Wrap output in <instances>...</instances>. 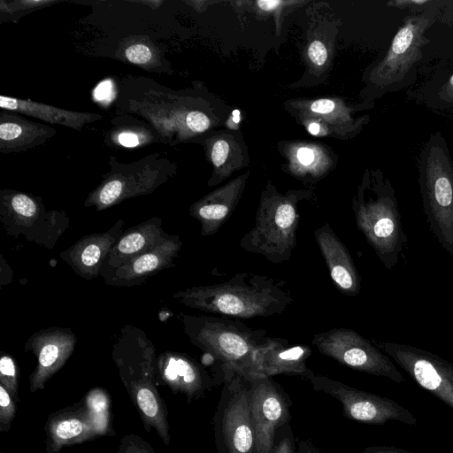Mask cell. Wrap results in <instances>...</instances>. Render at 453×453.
<instances>
[{
	"label": "cell",
	"instance_id": "1",
	"mask_svg": "<svg viewBox=\"0 0 453 453\" xmlns=\"http://www.w3.org/2000/svg\"><path fill=\"white\" fill-rule=\"evenodd\" d=\"M173 298L189 308L235 319L275 316L293 302L286 281L252 273H238L219 283L188 288L175 292Z\"/></svg>",
	"mask_w": 453,
	"mask_h": 453
},
{
	"label": "cell",
	"instance_id": "2",
	"mask_svg": "<svg viewBox=\"0 0 453 453\" xmlns=\"http://www.w3.org/2000/svg\"><path fill=\"white\" fill-rule=\"evenodd\" d=\"M112 359L147 432L156 430L170 444L166 407L157 387V357L151 342L140 329L126 326L112 349Z\"/></svg>",
	"mask_w": 453,
	"mask_h": 453
},
{
	"label": "cell",
	"instance_id": "3",
	"mask_svg": "<svg viewBox=\"0 0 453 453\" xmlns=\"http://www.w3.org/2000/svg\"><path fill=\"white\" fill-rule=\"evenodd\" d=\"M181 322L191 343L222 367L242 375L254 374V354L267 336L265 330L225 316L184 314Z\"/></svg>",
	"mask_w": 453,
	"mask_h": 453
},
{
	"label": "cell",
	"instance_id": "4",
	"mask_svg": "<svg viewBox=\"0 0 453 453\" xmlns=\"http://www.w3.org/2000/svg\"><path fill=\"white\" fill-rule=\"evenodd\" d=\"M299 220L293 196H265L253 227L242 237L240 247L273 264L288 261L296 246Z\"/></svg>",
	"mask_w": 453,
	"mask_h": 453
},
{
	"label": "cell",
	"instance_id": "5",
	"mask_svg": "<svg viewBox=\"0 0 453 453\" xmlns=\"http://www.w3.org/2000/svg\"><path fill=\"white\" fill-rule=\"evenodd\" d=\"M222 370L223 388L213 417L217 453H255L249 382L233 369Z\"/></svg>",
	"mask_w": 453,
	"mask_h": 453
},
{
	"label": "cell",
	"instance_id": "6",
	"mask_svg": "<svg viewBox=\"0 0 453 453\" xmlns=\"http://www.w3.org/2000/svg\"><path fill=\"white\" fill-rule=\"evenodd\" d=\"M0 221L8 235H22L47 249H53L69 226L65 211H46L39 198L13 190L0 193Z\"/></svg>",
	"mask_w": 453,
	"mask_h": 453
},
{
	"label": "cell",
	"instance_id": "7",
	"mask_svg": "<svg viewBox=\"0 0 453 453\" xmlns=\"http://www.w3.org/2000/svg\"><path fill=\"white\" fill-rule=\"evenodd\" d=\"M311 343L321 354L354 370L396 383L405 380L388 355L352 329L333 328L315 334Z\"/></svg>",
	"mask_w": 453,
	"mask_h": 453
},
{
	"label": "cell",
	"instance_id": "8",
	"mask_svg": "<svg viewBox=\"0 0 453 453\" xmlns=\"http://www.w3.org/2000/svg\"><path fill=\"white\" fill-rule=\"evenodd\" d=\"M315 391L326 393L342 403L344 415L352 420L383 425L398 421L416 425L418 418L408 409L395 400L360 390L327 376L314 373L311 369L303 377Z\"/></svg>",
	"mask_w": 453,
	"mask_h": 453
},
{
	"label": "cell",
	"instance_id": "9",
	"mask_svg": "<svg viewBox=\"0 0 453 453\" xmlns=\"http://www.w3.org/2000/svg\"><path fill=\"white\" fill-rule=\"evenodd\" d=\"M354 212L357 228L387 268L396 261L403 244L396 202L392 194L378 195L355 201Z\"/></svg>",
	"mask_w": 453,
	"mask_h": 453
},
{
	"label": "cell",
	"instance_id": "10",
	"mask_svg": "<svg viewBox=\"0 0 453 453\" xmlns=\"http://www.w3.org/2000/svg\"><path fill=\"white\" fill-rule=\"evenodd\" d=\"M242 376L248 380L250 388L255 453H272L278 429L290 419L288 397L272 377L260 374Z\"/></svg>",
	"mask_w": 453,
	"mask_h": 453
},
{
	"label": "cell",
	"instance_id": "11",
	"mask_svg": "<svg viewBox=\"0 0 453 453\" xmlns=\"http://www.w3.org/2000/svg\"><path fill=\"white\" fill-rule=\"evenodd\" d=\"M417 384L453 410V365L441 357L406 344L378 342Z\"/></svg>",
	"mask_w": 453,
	"mask_h": 453
},
{
	"label": "cell",
	"instance_id": "12",
	"mask_svg": "<svg viewBox=\"0 0 453 453\" xmlns=\"http://www.w3.org/2000/svg\"><path fill=\"white\" fill-rule=\"evenodd\" d=\"M119 167L105 176L88 195L84 202L86 207L104 210L127 198L150 194L166 180L163 166H150V163L143 160Z\"/></svg>",
	"mask_w": 453,
	"mask_h": 453
},
{
	"label": "cell",
	"instance_id": "13",
	"mask_svg": "<svg viewBox=\"0 0 453 453\" xmlns=\"http://www.w3.org/2000/svg\"><path fill=\"white\" fill-rule=\"evenodd\" d=\"M447 163L446 157L429 161L422 193L431 228L443 248L453 255V170Z\"/></svg>",
	"mask_w": 453,
	"mask_h": 453
},
{
	"label": "cell",
	"instance_id": "14",
	"mask_svg": "<svg viewBox=\"0 0 453 453\" xmlns=\"http://www.w3.org/2000/svg\"><path fill=\"white\" fill-rule=\"evenodd\" d=\"M77 342L70 328L49 327L30 336L24 349L36 357V365L29 377V389H43L46 382L66 363Z\"/></svg>",
	"mask_w": 453,
	"mask_h": 453
},
{
	"label": "cell",
	"instance_id": "15",
	"mask_svg": "<svg viewBox=\"0 0 453 453\" xmlns=\"http://www.w3.org/2000/svg\"><path fill=\"white\" fill-rule=\"evenodd\" d=\"M182 246L179 235L166 234L150 250L124 265L100 273L104 282L114 287H133L170 268Z\"/></svg>",
	"mask_w": 453,
	"mask_h": 453
},
{
	"label": "cell",
	"instance_id": "16",
	"mask_svg": "<svg viewBox=\"0 0 453 453\" xmlns=\"http://www.w3.org/2000/svg\"><path fill=\"white\" fill-rule=\"evenodd\" d=\"M124 220L118 219L107 231L85 235L59 256L80 277L90 280L100 275L104 259L123 234Z\"/></svg>",
	"mask_w": 453,
	"mask_h": 453
},
{
	"label": "cell",
	"instance_id": "17",
	"mask_svg": "<svg viewBox=\"0 0 453 453\" xmlns=\"http://www.w3.org/2000/svg\"><path fill=\"white\" fill-rule=\"evenodd\" d=\"M157 376L174 394L185 395L188 401L203 397L212 380L206 371L189 356L165 351L157 357Z\"/></svg>",
	"mask_w": 453,
	"mask_h": 453
},
{
	"label": "cell",
	"instance_id": "18",
	"mask_svg": "<svg viewBox=\"0 0 453 453\" xmlns=\"http://www.w3.org/2000/svg\"><path fill=\"white\" fill-rule=\"evenodd\" d=\"M47 453H61L66 446L79 444L99 435L84 403L49 415L44 426Z\"/></svg>",
	"mask_w": 453,
	"mask_h": 453
},
{
	"label": "cell",
	"instance_id": "19",
	"mask_svg": "<svg viewBox=\"0 0 453 453\" xmlns=\"http://www.w3.org/2000/svg\"><path fill=\"white\" fill-rule=\"evenodd\" d=\"M311 354L307 345H291L286 339L267 335L254 354L253 372L268 377L291 374L303 378L310 370L306 361Z\"/></svg>",
	"mask_w": 453,
	"mask_h": 453
},
{
	"label": "cell",
	"instance_id": "20",
	"mask_svg": "<svg viewBox=\"0 0 453 453\" xmlns=\"http://www.w3.org/2000/svg\"><path fill=\"white\" fill-rule=\"evenodd\" d=\"M314 236L335 287L346 296H357L361 279L344 243L328 223L316 228Z\"/></svg>",
	"mask_w": 453,
	"mask_h": 453
},
{
	"label": "cell",
	"instance_id": "21",
	"mask_svg": "<svg viewBox=\"0 0 453 453\" xmlns=\"http://www.w3.org/2000/svg\"><path fill=\"white\" fill-rule=\"evenodd\" d=\"M429 19L425 16L411 18L396 33L384 61L388 83H397L418 60L423 43L422 34Z\"/></svg>",
	"mask_w": 453,
	"mask_h": 453
},
{
	"label": "cell",
	"instance_id": "22",
	"mask_svg": "<svg viewBox=\"0 0 453 453\" xmlns=\"http://www.w3.org/2000/svg\"><path fill=\"white\" fill-rule=\"evenodd\" d=\"M162 219L153 217L124 231L104 261L100 273L118 268L153 248L167 234Z\"/></svg>",
	"mask_w": 453,
	"mask_h": 453
},
{
	"label": "cell",
	"instance_id": "23",
	"mask_svg": "<svg viewBox=\"0 0 453 453\" xmlns=\"http://www.w3.org/2000/svg\"><path fill=\"white\" fill-rule=\"evenodd\" d=\"M0 107L9 111L25 114L37 119L61 125L75 130H81L88 123L103 118L102 115L91 112H77L34 102L30 99H19L10 96H0Z\"/></svg>",
	"mask_w": 453,
	"mask_h": 453
},
{
	"label": "cell",
	"instance_id": "24",
	"mask_svg": "<svg viewBox=\"0 0 453 453\" xmlns=\"http://www.w3.org/2000/svg\"><path fill=\"white\" fill-rule=\"evenodd\" d=\"M0 150L3 153L17 152L33 148L51 137L56 130L48 126L2 112Z\"/></svg>",
	"mask_w": 453,
	"mask_h": 453
},
{
	"label": "cell",
	"instance_id": "25",
	"mask_svg": "<svg viewBox=\"0 0 453 453\" xmlns=\"http://www.w3.org/2000/svg\"><path fill=\"white\" fill-rule=\"evenodd\" d=\"M238 188L222 190L194 203L190 215L201 226V235L216 234L232 213L237 200Z\"/></svg>",
	"mask_w": 453,
	"mask_h": 453
},
{
	"label": "cell",
	"instance_id": "26",
	"mask_svg": "<svg viewBox=\"0 0 453 453\" xmlns=\"http://www.w3.org/2000/svg\"><path fill=\"white\" fill-rule=\"evenodd\" d=\"M83 403L88 409L99 435L108 434L109 426V405L110 401L107 392L103 388H94L83 398Z\"/></svg>",
	"mask_w": 453,
	"mask_h": 453
},
{
	"label": "cell",
	"instance_id": "27",
	"mask_svg": "<svg viewBox=\"0 0 453 453\" xmlns=\"http://www.w3.org/2000/svg\"><path fill=\"white\" fill-rule=\"evenodd\" d=\"M19 374L15 359L9 354L3 353L0 358V384L5 388L16 403L19 400L18 394Z\"/></svg>",
	"mask_w": 453,
	"mask_h": 453
},
{
	"label": "cell",
	"instance_id": "28",
	"mask_svg": "<svg viewBox=\"0 0 453 453\" xmlns=\"http://www.w3.org/2000/svg\"><path fill=\"white\" fill-rule=\"evenodd\" d=\"M16 403L0 384V432H8L15 417Z\"/></svg>",
	"mask_w": 453,
	"mask_h": 453
},
{
	"label": "cell",
	"instance_id": "29",
	"mask_svg": "<svg viewBox=\"0 0 453 453\" xmlns=\"http://www.w3.org/2000/svg\"><path fill=\"white\" fill-rule=\"evenodd\" d=\"M117 453H157L152 446L137 434H126L120 440Z\"/></svg>",
	"mask_w": 453,
	"mask_h": 453
},
{
	"label": "cell",
	"instance_id": "30",
	"mask_svg": "<svg viewBox=\"0 0 453 453\" xmlns=\"http://www.w3.org/2000/svg\"><path fill=\"white\" fill-rule=\"evenodd\" d=\"M125 55L129 62L136 65L147 64L153 57L150 49L142 43L128 46L126 49Z\"/></svg>",
	"mask_w": 453,
	"mask_h": 453
},
{
	"label": "cell",
	"instance_id": "31",
	"mask_svg": "<svg viewBox=\"0 0 453 453\" xmlns=\"http://www.w3.org/2000/svg\"><path fill=\"white\" fill-rule=\"evenodd\" d=\"M272 453H296L294 435L288 423L285 425V431L273 449Z\"/></svg>",
	"mask_w": 453,
	"mask_h": 453
},
{
	"label": "cell",
	"instance_id": "32",
	"mask_svg": "<svg viewBox=\"0 0 453 453\" xmlns=\"http://www.w3.org/2000/svg\"><path fill=\"white\" fill-rule=\"evenodd\" d=\"M186 125L191 131L201 133L209 128L210 119L201 111H190L186 116Z\"/></svg>",
	"mask_w": 453,
	"mask_h": 453
},
{
	"label": "cell",
	"instance_id": "33",
	"mask_svg": "<svg viewBox=\"0 0 453 453\" xmlns=\"http://www.w3.org/2000/svg\"><path fill=\"white\" fill-rule=\"evenodd\" d=\"M310 59L317 65L325 64L327 58V50L320 41H314L308 49Z\"/></svg>",
	"mask_w": 453,
	"mask_h": 453
},
{
	"label": "cell",
	"instance_id": "34",
	"mask_svg": "<svg viewBox=\"0 0 453 453\" xmlns=\"http://www.w3.org/2000/svg\"><path fill=\"white\" fill-rule=\"evenodd\" d=\"M229 152V145L224 140L216 142L211 150V159L216 166L223 165Z\"/></svg>",
	"mask_w": 453,
	"mask_h": 453
},
{
	"label": "cell",
	"instance_id": "35",
	"mask_svg": "<svg viewBox=\"0 0 453 453\" xmlns=\"http://www.w3.org/2000/svg\"><path fill=\"white\" fill-rule=\"evenodd\" d=\"M118 142L124 147L134 148L141 144L142 139L135 133L123 132L118 135Z\"/></svg>",
	"mask_w": 453,
	"mask_h": 453
},
{
	"label": "cell",
	"instance_id": "36",
	"mask_svg": "<svg viewBox=\"0 0 453 453\" xmlns=\"http://www.w3.org/2000/svg\"><path fill=\"white\" fill-rule=\"evenodd\" d=\"M363 453H415L395 446L372 445L366 447Z\"/></svg>",
	"mask_w": 453,
	"mask_h": 453
},
{
	"label": "cell",
	"instance_id": "37",
	"mask_svg": "<svg viewBox=\"0 0 453 453\" xmlns=\"http://www.w3.org/2000/svg\"><path fill=\"white\" fill-rule=\"evenodd\" d=\"M335 108V104L330 99H319L313 102L311 110L313 112L326 114L332 112Z\"/></svg>",
	"mask_w": 453,
	"mask_h": 453
},
{
	"label": "cell",
	"instance_id": "38",
	"mask_svg": "<svg viewBox=\"0 0 453 453\" xmlns=\"http://www.w3.org/2000/svg\"><path fill=\"white\" fill-rule=\"evenodd\" d=\"M296 453H321V451L311 441L298 440Z\"/></svg>",
	"mask_w": 453,
	"mask_h": 453
},
{
	"label": "cell",
	"instance_id": "39",
	"mask_svg": "<svg viewBox=\"0 0 453 453\" xmlns=\"http://www.w3.org/2000/svg\"><path fill=\"white\" fill-rule=\"evenodd\" d=\"M297 158L303 165H311L314 160V152L309 148H301L297 151Z\"/></svg>",
	"mask_w": 453,
	"mask_h": 453
},
{
	"label": "cell",
	"instance_id": "40",
	"mask_svg": "<svg viewBox=\"0 0 453 453\" xmlns=\"http://www.w3.org/2000/svg\"><path fill=\"white\" fill-rule=\"evenodd\" d=\"M281 1H257V5L265 11H272L277 8L278 5L281 4Z\"/></svg>",
	"mask_w": 453,
	"mask_h": 453
},
{
	"label": "cell",
	"instance_id": "41",
	"mask_svg": "<svg viewBox=\"0 0 453 453\" xmlns=\"http://www.w3.org/2000/svg\"><path fill=\"white\" fill-rule=\"evenodd\" d=\"M430 3L428 0H401L393 2L394 5L402 7L403 5H424Z\"/></svg>",
	"mask_w": 453,
	"mask_h": 453
},
{
	"label": "cell",
	"instance_id": "42",
	"mask_svg": "<svg viewBox=\"0 0 453 453\" xmlns=\"http://www.w3.org/2000/svg\"><path fill=\"white\" fill-rule=\"evenodd\" d=\"M319 125L313 122V123H311L309 126H308V130L309 132L311 134H318L319 133Z\"/></svg>",
	"mask_w": 453,
	"mask_h": 453
},
{
	"label": "cell",
	"instance_id": "43",
	"mask_svg": "<svg viewBox=\"0 0 453 453\" xmlns=\"http://www.w3.org/2000/svg\"><path fill=\"white\" fill-rule=\"evenodd\" d=\"M233 116H234V118H233L234 121L235 123H238V122H239V120H240V118H239V111H234V112H233Z\"/></svg>",
	"mask_w": 453,
	"mask_h": 453
},
{
	"label": "cell",
	"instance_id": "44",
	"mask_svg": "<svg viewBox=\"0 0 453 453\" xmlns=\"http://www.w3.org/2000/svg\"><path fill=\"white\" fill-rule=\"evenodd\" d=\"M449 84L451 85V87H453V74L450 77Z\"/></svg>",
	"mask_w": 453,
	"mask_h": 453
}]
</instances>
